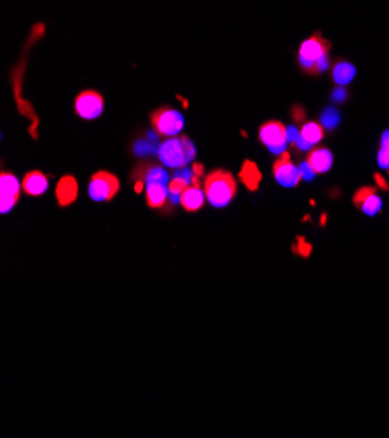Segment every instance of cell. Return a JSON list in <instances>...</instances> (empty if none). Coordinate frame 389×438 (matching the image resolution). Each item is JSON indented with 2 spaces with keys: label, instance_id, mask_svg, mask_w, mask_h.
Here are the masks:
<instances>
[{
  "label": "cell",
  "instance_id": "2",
  "mask_svg": "<svg viewBox=\"0 0 389 438\" xmlns=\"http://www.w3.org/2000/svg\"><path fill=\"white\" fill-rule=\"evenodd\" d=\"M330 51V42L322 37V33H314L309 39L300 44L299 49V63L307 74H322L330 65L328 60Z\"/></svg>",
  "mask_w": 389,
  "mask_h": 438
},
{
  "label": "cell",
  "instance_id": "25",
  "mask_svg": "<svg viewBox=\"0 0 389 438\" xmlns=\"http://www.w3.org/2000/svg\"><path fill=\"white\" fill-rule=\"evenodd\" d=\"M383 148L389 152V131H384L383 135Z\"/></svg>",
  "mask_w": 389,
  "mask_h": 438
},
{
  "label": "cell",
  "instance_id": "1",
  "mask_svg": "<svg viewBox=\"0 0 389 438\" xmlns=\"http://www.w3.org/2000/svg\"><path fill=\"white\" fill-rule=\"evenodd\" d=\"M204 194L209 204L215 208H224L234 199L238 192V184L234 177L227 170H215L206 175L204 178Z\"/></svg>",
  "mask_w": 389,
  "mask_h": 438
},
{
  "label": "cell",
  "instance_id": "19",
  "mask_svg": "<svg viewBox=\"0 0 389 438\" xmlns=\"http://www.w3.org/2000/svg\"><path fill=\"white\" fill-rule=\"evenodd\" d=\"M192 171L187 170L185 168H178L177 173H175L173 180L168 184V189H170V197H173V201H177L178 197H180V194L184 192V189L187 185L192 182Z\"/></svg>",
  "mask_w": 389,
  "mask_h": 438
},
{
  "label": "cell",
  "instance_id": "5",
  "mask_svg": "<svg viewBox=\"0 0 389 438\" xmlns=\"http://www.w3.org/2000/svg\"><path fill=\"white\" fill-rule=\"evenodd\" d=\"M121 182L109 171H97L89 182V196L94 201H112L119 192Z\"/></svg>",
  "mask_w": 389,
  "mask_h": 438
},
{
  "label": "cell",
  "instance_id": "23",
  "mask_svg": "<svg viewBox=\"0 0 389 438\" xmlns=\"http://www.w3.org/2000/svg\"><path fill=\"white\" fill-rule=\"evenodd\" d=\"M287 135H288V142L295 146L297 140H299V136H300V131H297L295 128H287Z\"/></svg>",
  "mask_w": 389,
  "mask_h": 438
},
{
  "label": "cell",
  "instance_id": "9",
  "mask_svg": "<svg viewBox=\"0 0 389 438\" xmlns=\"http://www.w3.org/2000/svg\"><path fill=\"white\" fill-rule=\"evenodd\" d=\"M0 187H2V204H0V209H2V213H7L14 208V204L20 199V189L23 185H20V182H18V178L13 173L2 171V175H0Z\"/></svg>",
  "mask_w": 389,
  "mask_h": 438
},
{
  "label": "cell",
  "instance_id": "22",
  "mask_svg": "<svg viewBox=\"0 0 389 438\" xmlns=\"http://www.w3.org/2000/svg\"><path fill=\"white\" fill-rule=\"evenodd\" d=\"M379 165H380V168H386V170H389V152L388 150H384L383 147H380V150H379Z\"/></svg>",
  "mask_w": 389,
  "mask_h": 438
},
{
  "label": "cell",
  "instance_id": "21",
  "mask_svg": "<svg viewBox=\"0 0 389 438\" xmlns=\"http://www.w3.org/2000/svg\"><path fill=\"white\" fill-rule=\"evenodd\" d=\"M300 175H302L304 180H312V178L316 177V171L312 170L311 165H309V163L306 161V163H302V165H300Z\"/></svg>",
  "mask_w": 389,
  "mask_h": 438
},
{
  "label": "cell",
  "instance_id": "20",
  "mask_svg": "<svg viewBox=\"0 0 389 438\" xmlns=\"http://www.w3.org/2000/svg\"><path fill=\"white\" fill-rule=\"evenodd\" d=\"M354 74H356V70H354V67L348 62H339L335 63L334 67V81L339 84V86H346V84H349L353 81Z\"/></svg>",
  "mask_w": 389,
  "mask_h": 438
},
{
  "label": "cell",
  "instance_id": "4",
  "mask_svg": "<svg viewBox=\"0 0 389 438\" xmlns=\"http://www.w3.org/2000/svg\"><path fill=\"white\" fill-rule=\"evenodd\" d=\"M150 123L159 135L164 136V138H170V136H177L182 131L184 117L178 110L170 109V106H161V109H155L150 114Z\"/></svg>",
  "mask_w": 389,
  "mask_h": 438
},
{
  "label": "cell",
  "instance_id": "17",
  "mask_svg": "<svg viewBox=\"0 0 389 438\" xmlns=\"http://www.w3.org/2000/svg\"><path fill=\"white\" fill-rule=\"evenodd\" d=\"M239 178H241V182L246 185L248 190H257L262 184L261 170H258V166L255 165L253 161H250V159H246V161L243 163L241 171H239Z\"/></svg>",
  "mask_w": 389,
  "mask_h": 438
},
{
  "label": "cell",
  "instance_id": "6",
  "mask_svg": "<svg viewBox=\"0 0 389 438\" xmlns=\"http://www.w3.org/2000/svg\"><path fill=\"white\" fill-rule=\"evenodd\" d=\"M258 138L273 154H283L288 143L287 126L280 121H269V123L261 126Z\"/></svg>",
  "mask_w": 389,
  "mask_h": 438
},
{
  "label": "cell",
  "instance_id": "12",
  "mask_svg": "<svg viewBox=\"0 0 389 438\" xmlns=\"http://www.w3.org/2000/svg\"><path fill=\"white\" fill-rule=\"evenodd\" d=\"M204 197L206 194L204 190L201 189L199 182H197L196 178H192V182H190V184L184 189V192L180 194V204L185 212L194 213L197 212V209L203 208Z\"/></svg>",
  "mask_w": 389,
  "mask_h": 438
},
{
  "label": "cell",
  "instance_id": "10",
  "mask_svg": "<svg viewBox=\"0 0 389 438\" xmlns=\"http://www.w3.org/2000/svg\"><path fill=\"white\" fill-rule=\"evenodd\" d=\"M354 207L360 208L365 215H377L383 208V201H380L379 194H377L376 187H361L354 192L353 196Z\"/></svg>",
  "mask_w": 389,
  "mask_h": 438
},
{
  "label": "cell",
  "instance_id": "14",
  "mask_svg": "<svg viewBox=\"0 0 389 438\" xmlns=\"http://www.w3.org/2000/svg\"><path fill=\"white\" fill-rule=\"evenodd\" d=\"M21 185H23V190H25L28 196H40V194H44L45 190H48L49 180H48V177L42 173V171L33 170L25 175Z\"/></svg>",
  "mask_w": 389,
  "mask_h": 438
},
{
  "label": "cell",
  "instance_id": "16",
  "mask_svg": "<svg viewBox=\"0 0 389 438\" xmlns=\"http://www.w3.org/2000/svg\"><path fill=\"white\" fill-rule=\"evenodd\" d=\"M145 197H147V204L150 208H163L166 204L168 197H170L168 184H148L145 187Z\"/></svg>",
  "mask_w": 389,
  "mask_h": 438
},
{
  "label": "cell",
  "instance_id": "18",
  "mask_svg": "<svg viewBox=\"0 0 389 438\" xmlns=\"http://www.w3.org/2000/svg\"><path fill=\"white\" fill-rule=\"evenodd\" d=\"M77 182H75L74 177H63L60 180L58 187H56V197H58V203L62 207H67V204L74 203L75 197H77Z\"/></svg>",
  "mask_w": 389,
  "mask_h": 438
},
{
  "label": "cell",
  "instance_id": "11",
  "mask_svg": "<svg viewBox=\"0 0 389 438\" xmlns=\"http://www.w3.org/2000/svg\"><path fill=\"white\" fill-rule=\"evenodd\" d=\"M136 177V190H142V184H168L170 182V175L168 171L164 170L163 166L158 165H142L135 170V175L133 178Z\"/></svg>",
  "mask_w": 389,
  "mask_h": 438
},
{
  "label": "cell",
  "instance_id": "8",
  "mask_svg": "<svg viewBox=\"0 0 389 438\" xmlns=\"http://www.w3.org/2000/svg\"><path fill=\"white\" fill-rule=\"evenodd\" d=\"M103 110V97L97 91H82L75 98V112L82 119H97Z\"/></svg>",
  "mask_w": 389,
  "mask_h": 438
},
{
  "label": "cell",
  "instance_id": "7",
  "mask_svg": "<svg viewBox=\"0 0 389 438\" xmlns=\"http://www.w3.org/2000/svg\"><path fill=\"white\" fill-rule=\"evenodd\" d=\"M274 178L278 180V184H281L283 187H297L302 180V175H300V168H297L290 159L288 152H283L280 155V159H276L273 166Z\"/></svg>",
  "mask_w": 389,
  "mask_h": 438
},
{
  "label": "cell",
  "instance_id": "15",
  "mask_svg": "<svg viewBox=\"0 0 389 438\" xmlns=\"http://www.w3.org/2000/svg\"><path fill=\"white\" fill-rule=\"evenodd\" d=\"M306 161L311 165L312 170L316 171V175L327 173L332 165H334V155H332V152L328 150V148H314V150L309 152Z\"/></svg>",
  "mask_w": 389,
  "mask_h": 438
},
{
  "label": "cell",
  "instance_id": "13",
  "mask_svg": "<svg viewBox=\"0 0 389 438\" xmlns=\"http://www.w3.org/2000/svg\"><path fill=\"white\" fill-rule=\"evenodd\" d=\"M323 135H325V131H323L322 124L307 123L302 126V129H300V136L299 140H297L295 146L299 147L300 150H309L312 146H318V143L322 142Z\"/></svg>",
  "mask_w": 389,
  "mask_h": 438
},
{
  "label": "cell",
  "instance_id": "24",
  "mask_svg": "<svg viewBox=\"0 0 389 438\" xmlns=\"http://www.w3.org/2000/svg\"><path fill=\"white\" fill-rule=\"evenodd\" d=\"M373 178H376V182H377V185H379L380 189H384V190H389V185L386 184V180H384L383 177H380L379 173H376L373 175Z\"/></svg>",
  "mask_w": 389,
  "mask_h": 438
},
{
  "label": "cell",
  "instance_id": "3",
  "mask_svg": "<svg viewBox=\"0 0 389 438\" xmlns=\"http://www.w3.org/2000/svg\"><path fill=\"white\" fill-rule=\"evenodd\" d=\"M194 155H196V147L184 135L164 138L158 148V158L161 159L163 165L175 170L190 165L194 161Z\"/></svg>",
  "mask_w": 389,
  "mask_h": 438
}]
</instances>
